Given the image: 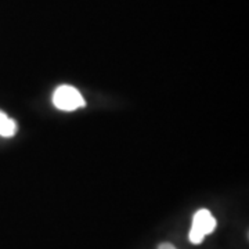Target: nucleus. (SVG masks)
<instances>
[{
	"label": "nucleus",
	"mask_w": 249,
	"mask_h": 249,
	"mask_svg": "<svg viewBox=\"0 0 249 249\" xmlns=\"http://www.w3.org/2000/svg\"><path fill=\"white\" fill-rule=\"evenodd\" d=\"M216 229V219L213 217V214L211 213L208 209H199L193 219V226L190 230V235L188 238L193 244H201L204 238L213 232Z\"/></svg>",
	"instance_id": "1"
},
{
	"label": "nucleus",
	"mask_w": 249,
	"mask_h": 249,
	"mask_svg": "<svg viewBox=\"0 0 249 249\" xmlns=\"http://www.w3.org/2000/svg\"><path fill=\"white\" fill-rule=\"evenodd\" d=\"M53 104L61 111H75L78 108L83 107L86 103L79 93V90L68 85H62L54 91Z\"/></svg>",
	"instance_id": "2"
},
{
	"label": "nucleus",
	"mask_w": 249,
	"mask_h": 249,
	"mask_svg": "<svg viewBox=\"0 0 249 249\" xmlns=\"http://www.w3.org/2000/svg\"><path fill=\"white\" fill-rule=\"evenodd\" d=\"M16 133V124L4 112L0 111V136L11 137Z\"/></svg>",
	"instance_id": "3"
},
{
	"label": "nucleus",
	"mask_w": 249,
	"mask_h": 249,
	"mask_svg": "<svg viewBox=\"0 0 249 249\" xmlns=\"http://www.w3.org/2000/svg\"><path fill=\"white\" fill-rule=\"evenodd\" d=\"M158 249H176L172 244H168V242H165V244H162V245H160V248Z\"/></svg>",
	"instance_id": "4"
}]
</instances>
